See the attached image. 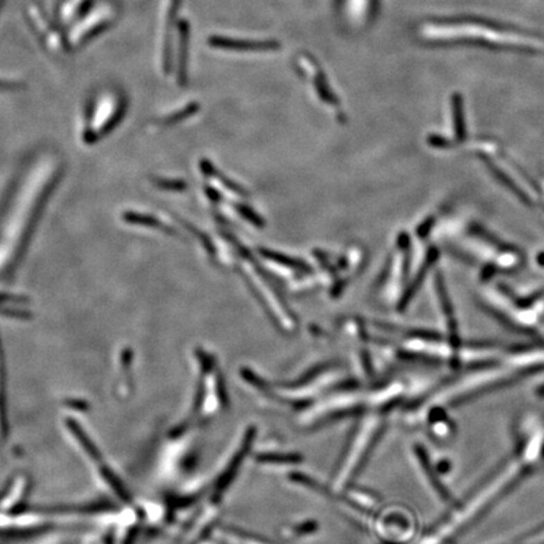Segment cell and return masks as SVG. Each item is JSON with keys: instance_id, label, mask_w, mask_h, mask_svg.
Masks as SVG:
<instances>
[{"instance_id": "1", "label": "cell", "mask_w": 544, "mask_h": 544, "mask_svg": "<svg viewBox=\"0 0 544 544\" xmlns=\"http://www.w3.org/2000/svg\"><path fill=\"white\" fill-rule=\"evenodd\" d=\"M382 414L372 411L360 416V420L353 428L348 444L334 468L331 479L333 490L348 489L358 476L383 431L385 420Z\"/></svg>"}, {"instance_id": "2", "label": "cell", "mask_w": 544, "mask_h": 544, "mask_svg": "<svg viewBox=\"0 0 544 544\" xmlns=\"http://www.w3.org/2000/svg\"><path fill=\"white\" fill-rule=\"evenodd\" d=\"M198 383L197 393L194 397L192 408V422L200 425V422L212 420L228 408L227 392L225 389V382L213 358L208 357L204 351H198Z\"/></svg>"}, {"instance_id": "10", "label": "cell", "mask_w": 544, "mask_h": 544, "mask_svg": "<svg viewBox=\"0 0 544 544\" xmlns=\"http://www.w3.org/2000/svg\"><path fill=\"white\" fill-rule=\"evenodd\" d=\"M193 544H223L220 542L218 538L214 537L213 534H208L206 537L202 538L200 541H197V542H194Z\"/></svg>"}, {"instance_id": "9", "label": "cell", "mask_w": 544, "mask_h": 544, "mask_svg": "<svg viewBox=\"0 0 544 544\" xmlns=\"http://www.w3.org/2000/svg\"><path fill=\"white\" fill-rule=\"evenodd\" d=\"M455 126H456V135L457 138H462L465 134V128H464V121H462V106L459 103L455 104Z\"/></svg>"}, {"instance_id": "4", "label": "cell", "mask_w": 544, "mask_h": 544, "mask_svg": "<svg viewBox=\"0 0 544 544\" xmlns=\"http://www.w3.org/2000/svg\"><path fill=\"white\" fill-rule=\"evenodd\" d=\"M213 536L223 544H272L265 538L257 537L247 532L241 531L234 527H218L214 528Z\"/></svg>"}, {"instance_id": "6", "label": "cell", "mask_w": 544, "mask_h": 544, "mask_svg": "<svg viewBox=\"0 0 544 544\" xmlns=\"http://www.w3.org/2000/svg\"><path fill=\"white\" fill-rule=\"evenodd\" d=\"M317 529H319V525L317 522L309 520V522H301V523L294 524V525H289V527L283 528L281 536L283 539L291 542V541H299V539L314 536V533L317 532Z\"/></svg>"}, {"instance_id": "8", "label": "cell", "mask_w": 544, "mask_h": 544, "mask_svg": "<svg viewBox=\"0 0 544 544\" xmlns=\"http://www.w3.org/2000/svg\"><path fill=\"white\" fill-rule=\"evenodd\" d=\"M348 7H349V14L353 17V10L354 14L358 18H365L367 15H369L371 12V7H372V0H345Z\"/></svg>"}, {"instance_id": "7", "label": "cell", "mask_w": 544, "mask_h": 544, "mask_svg": "<svg viewBox=\"0 0 544 544\" xmlns=\"http://www.w3.org/2000/svg\"><path fill=\"white\" fill-rule=\"evenodd\" d=\"M179 4V0H166V14H164V35H163V44H161V51H163V62L168 63V53H169V27L173 21V17L177 12V7Z\"/></svg>"}, {"instance_id": "3", "label": "cell", "mask_w": 544, "mask_h": 544, "mask_svg": "<svg viewBox=\"0 0 544 544\" xmlns=\"http://www.w3.org/2000/svg\"><path fill=\"white\" fill-rule=\"evenodd\" d=\"M209 44L214 49H232V51H249V52H265L279 49V43L274 41H247L236 40L227 37H212Z\"/></svg>"}, {"instance_id": "5", "label": "cell", "mask_w": 544, "mask_h": 544, "mask_svg": "<svg viewBox=\"0 0 544 544\" xmlns=\"http://www.w3.org/2000/svg\"><path fill=\"white\" fill-rule=\"evenodd\" d=\"M256 462L260 465H269V466H281V465H292L301 462L303 457L294 453H261L255 457Z\"/></svg>"}]
</instances>
